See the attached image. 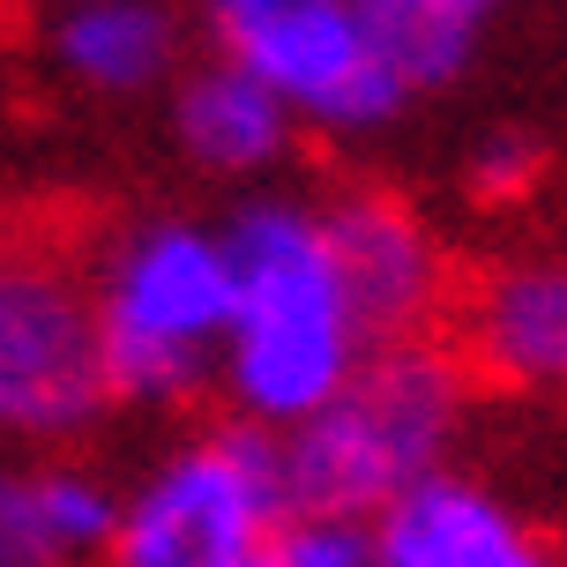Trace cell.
<instances>
[{
    "mask_svg": "<svg viewBox=\"0 0 567 567\" xmlns=\"http://www.w3.org/2000/svg\"><path fill=\"white\" fill-rule=\"evenodd\" d=\"M329 247L343 261V284L359 299L373 343H411L425 337L449 307V247L433 239L419 209L389 187H343L321 202Z\"/></svg>",
    "mask_w": 567,
    "mask_h": 567,
    "instance_id": "cell-7",
    "label": "cell"
},
{
    "mask_svg": "<svg viewBox=\"0 0 567 567\" xmlns=\"http://www.w3.org/2000/svg\"><path fill=\"white\" fill-rule=\"evenodd\" d=\"M202 23L217 53L255 68L313 135L359 142L411 113V97L373 60L351 0H202Z\"/></svg>",
    "mask_w": 567,
    "mask_h": 567,
    "instance_id": "cell-5",
    "label": "cell"
},
{
    "mask_svg": "<svg viewBox=\"0 0 567 567\" xmlns=\"http://www.w3.org/2000/svg\"><path fill=\"white\" fill-rule=\"evenodd\" d=\"M373 567H560L553 538L485 478L441 471L367 523Z\"/></svg>",
    "mask_w": 567,
    "mask_h": 567,
    "instance_id": "cell-8",
    "label": "cell"
},
{
    "mask_svg": "<svg viewBox=\"0 0 567 567\" xmlns=\"http://www.w3.org/2000/svg\"><path fill=\"white\" fill-rule=\"evenodd\" d=\"M113 411L97 313L83 269L60 255L0 261V433L16 441H75Z\"/></svg>",
    "mask_w": 567,
    "mask_h": 567,
    "instance_id": "cell-6",
    "label": "cell"
},
{
    "mask_svg": "<svg viewBox=\"0 0 567 567\" xmlns=\"http://www.w3.org/2000/svg\"><path fill=\"white\" fill-rule=\"evenodd\" d=\"M351 8H359L373 60L389 68V83L411 105L478 68L493 16H501V0H351Z\"/></svg>",
    "mask_w": 567,
    "mask_h": 567,
    "instance_id": "cell-13",
    "label": "cell"
},
{
    "mask_svg": "<svg viewBox=\"0 0 567 567\" xmlns=\"http://www.w3.org/2000/svg\"><path fill=\"white\" fill-rule=\"evenodd\" d=\"M38 8H68V0H38Z\"/></svg>",
    "mask_w": 567,
    "mask_h": 567,
    "instance_id": "cell-16",
    "label": "cell"
},
{
    "mask_svg": "<svg viewBox=\"0 0 567 567\" xmlns=\"http://www.w3.org/2000/svg\"><path fill=\"white\" fill-rule=\"evenodd\" d=\"M172 142L209 179H261L291 157L299 120L255 68H239L231 53H209L195 68H179V83H172Z\"/></svg>",
    "mask_w": 567,
    "mask_h": 567,
    "instance_id": "cell-10",
    "label": "cell"
},
{
    "mask_svg": "<svg viewBox=\"0 0 567 567\" xmlns=\"http://www.w3.org/2000/svg\"><path fill=\"white\" fill-rule=\"evenodd\" d=\"M90 313L113 403H195L231 329V239L202 217H142L90 261Z\"/></svg>",
    "mask_w": 567,
    "mask_h": 567,
    "instance_id": "cell-3",
    "label": "cell"
},
{
    "mask_svg": "<svg viewBox=\"0 0 567 567\" xmlns=\"http://www.w3.org/2000/svg\"><path fill=\"white\" fill-rule=\"evenodd\" d=\"M463 179H471L478 202H523L530 187H538V142L523 135V127H493V135L471 142Z\"/></svg>",
    "mask_w": 567,
    "mask_h": 567,
    "instance_id": "cell-15",
    "label": "cell"
},
{
    "mask_svg": "<svg viewBox=\"0 0 567 567\" xmlns=\"http://www.w3.org/2000/svg\"><path fill=\"white\" fill-rule=\"evenodd\" d=\"M45 16V53L83 97H150L187 68V16L172 0H68Z\"/></svg>",
    "mask_w": 567,
    "mask_h": 567,
    "instance_id": "cell-9",
    "label": "cell"
},
{
    "mask_svg": "<svg viewBox=\"0 0 567 567\" xmlns=\"http://www.w3.org/2000/svg\"><path fill=\"white\" fill-rule=\"evenodd\" d=\"M471 367L508 389L567 396V261H508L471 291Z\"/></svg>",
    "mask_w": 567,
    "mask_h": 567,
    "instance_id": "cell-12",
    "label": "cell"
},
{
    "mask_svg": "<svg viewBox=\"0 0 567 567\" xmlns=\"http://www.w3.org/2000/svg\"><path fill=\"white\" fill-rule=\"evenodd\" d=\"M0 261H8V247H0Z\"/></svg>",
    "mask_w": 567,
    "mask_h": 567,
    "instance_id": "cell-17",
    "label": "cell"
},
{
    "mask_svg": "<svg viewBox=\"0 0 567 567\" xmlns=\"http://www.w3.org/2000/svg\"><path fill=\"white\" fill-rule=\"evenodd\" d=\"M463 411H471V359H455L433 337L373 343L343 396L277 441L299 515L373 523L381 508H396L411 485L449 471Z\"/></svg>",
    "mask_w": 567,
    "mask_h": 567,
    "instance_id": "cell-2",
    "label": "cell"
},
{
    "mask_svg": "<svg viewBox=\"0 0 567 567\" xmlns=\"http://www.w3.org/2000/svg\"><path fill=\"white\" fill-rule=\"evenodd\" d=\"M231 239V329L217 389L231 396L239 425L291 433L321 403L343 396V381L367 367V321L329 247L321 202L261 195L225 225Z\"/></svg>",
    "mask_w": 567,
    "mask_h": 567,
    "instance_id": "cell-1",
    "label": "cell"
},
{
    "mask_svg": "<svg viewBox=\"0 0 567 567\" xmlns=\"http://www.w3.org/2000/svg\"><path fill=\"white\" fill-rule=\"evenodd\" d=\"M299 515L277 433L217 425L165 449L120 493L105 567H247Z\"/></svg>",
    "mask_w": 567,
    "mask_h": 567,
    "instance_id": "cell-4",
    "label": "cell"
},
{
    "mask_svg": "<svg viewBox=\"0 0 567 567\" xmlns=\"http://www.w3.org/2000/svg\"><path fill=\"white\" fill-rule=\"evenodd\" d=\"M120 493L83 463H0V567H105Z\"/></svg>",
    "mask_w": 567,
    "mask_h": 567,
    "instance_id": "cell-11",
    "label": "cell"
},
{
    "mask_svg": "<svg viewBox=\"0 0 567 567\" xmlns=\"http://www.w3.org/2000/svg\"><path fill=\"white\" fill-rule=\"evenodd\" d=\"M247 567H373V538H367V523L291 515V523H284Z\"/></svg>",
    "mask_w": 567,
    "mask_h": 567,
    "instance_id": "cell-14",
    "label": "cell"
}]
</instances>
